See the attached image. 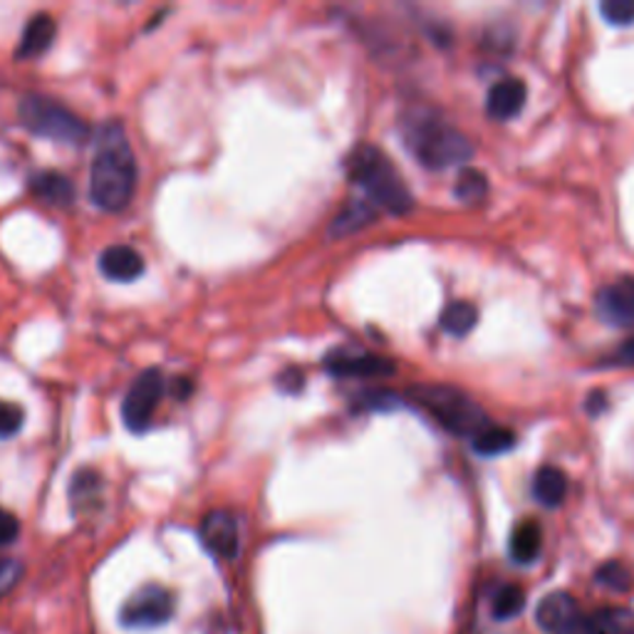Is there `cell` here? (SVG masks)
Returning a JSON list of instances; mask_svg holds the SVG:
<instances>
[{
  "mask_svg": "<svg viewBox=\"0 0 634 634\" xmlns=\"http://www.w3.org/2000/svg\"><path fill=\"white\" fill-rule=\"evenodd\" d=\"M31 191L50 207H70L74 201V186L60 172H40L31 179Z\"/></svg>",
  "mask_w": 634,
  "mask_h": 634,
  "instance_id": "15",
  "label": "cell"
},
{
  "mask_svg": "<svg viewBox=\"0 0 634 634\" xmlns=\"http://www.w3.org/2000/svg\"><path fill=\"white\" fill-rule=\"evenodd\" d=\"M513 444H516V434H513L510 428H493V426H489L486 432H481L479 436H476L473 449H476V454H481V456H486V459H491V456H501V454L510 451Z\"/></svg>",
  "mask_w": 634,
  "mask_h": 634,
  "instance_id": "22",
  "label": "cell"
},
{
  "mask_svg": "<svg viewBox=\"0 0 634 634\" xmlns=\"http://www.w3.org/2000/svg\"><path fill=\"white\" fill-rule=\"evenodd\" d=\"M402 137L409 152L426 169H449L473 156L469 139L424 109H416L402 119Z\"/></svg>",
  "mask_w": 634,
  "mask_h": 634,
  "instance_id": "2",
  "label": "cell"
},
{
  "mask_svg": "<svg viewBox=\"0 0 634 634\" xmlns=\"http://www.w3.org/2000/svg\"><path fill=\"white\" fill-rule=\"evenodd\" d=\"M454 191L463 203H481L489 193L486 174L479 172V169H461L459 179H456Z\"/></svg>",
  "mask_w": 634,
  "mask_h": 634,
  "instance_id": "24",
  "label": "cell"
},
{
  "mask_svg": "<svg viewBox=\"0 0 634 634\" xmlns=\"http://www.w3.org/2000/svg\"><path fill=\"white\" fill-rule=\"evenodd\" d=\"M540 545H543V530L536 520H520L510 533V557L518 565H530L540 555Z\"/></svg>",
  "mask_w": 634,
  "mask_h": 634,
  "instance_id": "16",
  "label": "cell"
},
{
  "mask_svg": "<svg viewBox=\"0 0 634 634\" xmlns=\"http://www.w3.org/2000/svg\"><path fill=\"white\" fill-rule=\"evenodd\" d=\"M476 322H479V313H476V307L469 301H454L442 313V328L454 334V338L469 334L476 328Z\"/></svg>",
  "mask_w": 634,
  "mask_h": 634,
  "instance_id": "21",
  "label": "cell"
},
{
  "mask_svg": "<svg viewBox=\"0 0 634 634\" xmlns=\"http://www.w3.org/2000/svg\"><path fill=\"white\" fill-rule=\"evenodd\" d=\"M21 575H23L21 563L8 561V557H0V598L13 590L15 583L21 580Z\"/></svg>",
  "mask_w": 634,
  "mask_h": 634,
  "instance_id": "28",
  "label": "cell"
},
{
  "mask_svg": "<svg viewBox=\"0 0 634 634\" xmlns=\"http://www.w3.org/2000/svg\"><path fill=\"white\" fill-rule=\"evenodd\" d=\"M526 99H528L526 82L518 78H506L489 90L486 111L491 119H496V122H506V119L520 115V109L526 107Z\"/></svg>",
  "mask_w": 634,
  "mask_h": 634,
  "instance_id": "12",
  "label": "cell"
},
{
  "mask_svg": "<svg viewBox=\"0 0 634 634\" xmlns=\"http://www.w3.org/2000/svg\"><path fill=\"white\" fill-rule=\"evenodd\" d=\"M102 493V479L95 469H82L74 473L72 486H70V501L74 513L90 510L99 501Z\"/></svg>",
  "mask_w": 634,
  "mask_h": 634,
  "instance_id": "19",
  "label": "cell"
},
{
  "mask_svg": "<svg viewBox=\"0 0 634 634\" xmlns=\"http://www.w3.org/2000/svg\"><path fill=\"white\" fill-rule=\"evenodd\" d=\"M144 258L132 246H109L102 250L99 270L107 281L129 283L144 273Z\"/></svg>",
  "mask_w": 634,
  "mask_h": 634,
  "instance_id": "13",
  "label": "cell"
},
{
  "mask_svg": "<svg viewBox=\"0 0 634 634\" xmlns=\"http://www.w3.org/2000/svg\"><path fill=\"white\" fill-rule=\"evenodd\" d=\"M164 397V375L162 369H144L142 375L134 379V385L129 387L125 402H122V419L129 432L142 434L149 428L154 419V412L158 402Z\"/></svg>",
  "mask_w": 634,
  "mask_h": 634,
  "instance_id": "6",
  "label": "cell"
},
{
  "mask_svg": "<svg viewBox=\"0 0 634 634\" xmlns=\"http://www.w3.org/2000/svg\"><path fill=\"white\" fill-rule=\"evenodd\" d=\"M55 33H58V25H55L52 15L37 13L33 21L25 25L15 58L17 60H37L40 55H45V52L50 50V45L55 40Z\"/></svg>",
  "mask_w": 634,
  "mask_h": 634,
  "instance_id": "14",
  "label": "cell"
},
{
  "mask_svg": "<svg viewBox=\"0 0 634 634\" xmlns=\"http://www.w3.org/2000/svg\"><path fill=\"white\" fill-rule=\"evenodd\" d=\"M624 360L634 362V340L627 344V348H624Z\"/></svg>",
  "mask_w": 634,
  "mask_h": 634,
  "instance_id": "33",
  "label": "cell"
},
{
  "mask_svg": "<svg viewBox=\"0 0 634 634\" xmlns=\"http://www.w3.org/2000/svg\"><path fill=\"white\" fill-rule=\"evenodd\" d=\"M526 608V592L518 585H503L501 590L493 595V618L506 622L513 620L516 614L524 612Z\"/></svg>",
  "mask_w": 634,
  "mask_h": 634,
  "instance_id": "23",
  "label": "cell"
},
{
  "mask_svg": "<svg viewBox=\"0 0 634 634\" xmlns=\"http://www.w3.org/2000/svg\"><path fill=\"white\" fill-rule=\"evenodd\" d=\"M17 117L27 132L50 139V142L80 146L90 139V127L74 111L50 97L27 95L17 107Z\"/></svg>",
  "mask_w": 634,
  "mask_h": 634,
  "instance_id": "5",
  "label": "cell"
},
{
  "mask_svg": "<svg viewBox=\"0 0 634 634\" xmlns=\"http://www.w3.org/2000/svg\"><path fill=\"white\" fill-rule=\"evenodd\" d=\"M174 614V595L166 587L146 585L134 592L122 608V622L127 627L146 630L169 622Z\"/></svg>",
  "mask_w": 634,
  "mask_h": 634,
  "instance_id": "7",
  "label": "cell"
},
{
  "mask_svg": "<svg viewBox=\"0 0 634 634\" xmlns=\"http://www.w3.org/2000/svg\"><path fill=\"white\" fill-rule=\"evenodd\" d=\"M602 407H604V397L600 395H590V404H587V412H590L592 416H598L602 412Z\"/></svg>",
  "mask_w": 634,
  "mask_h": 634,
  "instance_id": "32",
  "label": "cell"
},
{
  "mask_svg": "<svg viewBox=\"0 0 634 634\" xmlns=\"http://www.w3.org/2000/svg\"><path fill=\"white\" fill-rule=\"evenodd\" d=\"M540 630L548 634H585V614L567 592H550L536 610Z\"/></svg>",
  "mask_w": 634,
  "mask_h": 634,
  "instance_id": "8",
  "label": "cell"
},
{
  "mask_svg": "<svg viewBox=\"0 0 634 634\" xmlns=\"http://www.w3.org/2000/svg\"><path fill=\"white\" fill-rule=\"evenodd\" d=\"M303 385H305L303 372L295 369V367L281 372V377H278V387H281L283 391H287V395H297V391L303 389Z\"/></svg>",
  "mask_w": 634,
  "mask_h": 634,
  "instance_id": "30",
  "label": "cell"
},
{
  "mask_svg": "<svg viewBox=\"0 0 634 634\" xmlns=\"http://www.w3.org/2000/svg\"><path fill=\"white\" fill-rule=\"evenodd\" d=\"M533 496L545 508H557L567 496V479L555 466H543L533 476Z\"/></svg>",
  "mask_w": 634,
  "mask_h": 634,
  "instance_id": "17",
  "label": "cell"
},
{
  "mask_svg": "<svg viewBox=\"0 0 634 634\" xmlns=\"http://www.w3.org/2000/svg\"><path fill=\"white\" fill-rule=\"evenodd\" d=\"M600 13L610 25L627 27L634 23V0H604Z\"/></svg>",
  "mask_w": 634,
  "mask_h": 634,
  "instance_id": "26",
  "label": "cell"
},
{
  "mask_svg": "<svg viewBox=\"0 0 634 634\" xmlns=\"http://www.w3.org/2000/svg\"><path fill=\"white\" fill-rule=\"evenodd\" d=\"M17 536H21V520L11 510L0 508V548L15 543Z\"/></svg>",
  "mask_w": 634,
  "mask_h": 634,
  "instance_id": "29",
  "label": "cell"
},
{
  "mask_svg": "<svg viewBox=\"0 0 634 634\" xmlns=\"http://www.w3.org/2000/svg\"><path fill=\"white\" fill-rule=\"evenodd\" d=\"M137 158L122 125L102 129L90 172V199L102 211H122L134 199Z\"/></svg>",
  "mask_w": 634,
  "mask_h": 634,
  "instance_id": "1",
  "label": "cell"
},
{
  "mask_svg": "<svg viewBox=\"0 0 634 634\" xmlns=\"http://www.w3.org/2000/svg\"><path fill=\"white\" fill-rule=\"evenodd\" d=\"M348 169L350 179L365 189L369 203H375V207H381L385 211L395 213V216H407L414 209L412 191L402 181L395 164L389 162V156L379 152L377 146L365 144L354 149Z\"/></svg>",
  "mask_w": 634,
  "mask_h": 634,
  "instance_id": "3",
  "label": "cell"
},
{
  "mask_svg": "<svg viewBox=\"0 0 634 634\" xmlns=\"http://www.w3.org/2000/svg\"><path fill=\"white\" fill-rule=\"evenodd\" d=\"M325 369L334 377H389L395 375V362L379 354L354 352V350H332L325 357Z\"/></svg>",
  "mask_w": 634,
  "mask_h": 634,
  "instance_id": "9",
  "label": "cell"
},
{
  "mask_svg": "<svg viewBox=\"0 0 634 634\" xmlns=\"http://www.w3.org/2000/svg\"><path fill=\"white\" fill-rule=\"evenodd\" d=\"M199 536L216 557L231 561L238 555V524L228 510H211L209 516H203Z\"/></svg>",
  "mask_w": 634,
  "mask_h": 634,
  "instance_id": "11",
  "label": "cell"
},
{
  "mask_svg": "<svg viewBox=\"0 0 634 634\" xmlns=\"http://www.w3.org/2000/svg\"><path fill=\"white\" fill-rule=\"evenodd\" d=\"M598 315L614 328H634V278H620L604 285L595 297Z\"/></svg>",
  "mask_w": 634,
  "mask_h": 634,
  "instance_id": "10",
  "label": "cell"
},
{
  "mask_svg": "<svg viewBox=\"0 0 634 634\" xmlns=\"http://www.w3.org/2000/svg\"><path fill=\"white\" fill-rule=\"evenodd\" d=\"M365 399V407H377V409H385V407H395L397 404V397L391 395V391H369V395H362Z\"/></svg>",
  "mask_w": 634,
  "mask_h": 634,
  "instance_id": "31",
  "label": "cell"
},
{
  "mask_svg": "<svg viewBox=\"0 0 634 634\" xmlns=\"http://www.w3.org/2000/svg\"><path fill=\"white\" fill-rule=\"evenodd\" d=\"M604 590L612 592H630L632 590V573L622 563H604L598 573H595Z\"/></svg>",
  "mask_w": 634,
  "mask_h": 634,
  "instance_id": "25",
  "label": "cell"
},
{
  "mask_svg": "<svg viewBox=\"0 0 634 634\" xmlns=\"http://www.w3.org/2000/svg\"><path fill=\"white\" fill-rule=\"evenodd\" d=\"M372 221H375V207L367 201H352L338 213L330 233L332 236H350V233L365 228Z\"/></svg>",
  "mask_w": 634,
  "mask_h": 634,
  "instance_id": "20",
  "label": "cell"
},
{
  "mask_svg": "<svg viewBox=\"0 0 634 634\" xmlns=\"http://www.w3.org/2000/svg\"><path fill=\"white\" fill-rule=\"evenodd\" d=\"M23 422H25L23 407H17L13 402H0V439L15 436L23 428Z\"/></svg>",
  "mask_w": 634,
  "mask_h": 634,
  "instance_id": "27",
  "label": "cell"
},
{
  "mask_svg": "<svg viewBox=\"0 0 634 634\" xmlns=\"http://www.w3.org/2000/svg\"><path fill=\"white\" fill-rule=\"evenodd\" d=\"M585 634H634V612L602 608L585 620Z\"/></svg>",
  "mask_w": 634,
  "mask_h": 634,
  "instance_id": "18",
  "label": "cell"
},
{
  "mask_svg": "<svg viewBox=\"0 0 634 634\" xmlns=\"http://www.w3.org/2000/svg\"><path fill=\"white\" fill-rule=\"evenodd\" d=\"M407 399L432 414L454 436H479L489 428V416L466 391L449 385H414Z\"/></svg>",
  "mask_w": 634,
  "mask_h": 634,
  "instance_id": "4",
  "label": "cell"
}]
</instances>
